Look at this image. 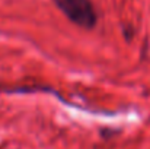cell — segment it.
<instances>
[{"mask_svg": "<svg viewBox=\"0 0 150 149\" xmlns=\"http://www.w3.org/2000/svg\"><path fill=\"white\" fill-rule=\"evenodd\" d=\"M55 6L76 25L91 29L96 25L98 16L91 0H52Z\"/></svg>", "mask_w": 150, "mask_h": 149, "instance_id": "6da1fadb", "label": "cell"}]
</instances>
